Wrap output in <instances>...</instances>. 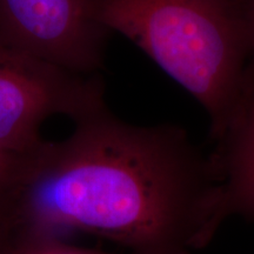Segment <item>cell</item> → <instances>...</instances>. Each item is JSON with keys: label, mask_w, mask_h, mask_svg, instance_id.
<instances>
[{"label": "cell", "mask_w": 254, "mask_h": 254, "mask_svg": "<svg viewBox=\"0 0 254 254\" xmlns=\"http://www.w3.org/2000/svg\"><path fill=\"white\" fill-rule=\"evenodd\" d=\"M62 141H44L9 195L15 231L85 232L133 254H190L228 217L211 157L185 129L138 126L106 101L74 120ZM62 238V237H60Z\"/></svg>", "instance_id": "6da1fadb"}, {"label": "cell", "mask_w": 254, "mask_h": 254, "mask_svg": "<svg viewBox=\"0 0 254 254\" xmlns=\"http://www.w3.org/2000/svg\"><path fill=\"white\" fill-rule=\"evenodd\" d=\"M87 13L123 34L204 107L218 141L247 90L249 0H85Z\"/></svg>", "instance_id": "7a4b0ae2"}, {"label": "cell", "mask_w": 254, "mask_h": 254, "mask_svg": "<svg viewBox=\"0 0 254 254\" xmlns=\"http://www.w3.org/2000/svg\"><path fill=\"white\" fill-rule=\"evenodd\" d=\"M105 101L99 74L81 75L0 44V147L30 153L46 119L77 120Z\"/></svg>", "instance_id": "3957f363"}, {"label": "cell", "mask_w": 254, "mask_h": 254, "mask_svg": "<svg viewBox=\"0 0 254 254\" xmlns=\"http://www.w3.org/2000/svg\"><path fill=\"white\" fill-rule=\"evenodd\" d=\"M110 34L85 0H0V44L77 74H99Z\"/></svg>", "instance_id": "277c9868"}, {"label": "cell", "mask_w": 254, "mask_h": 254, "mask_svg": "<svg viewBox=\"0 0 254 254\" xmlns=\"http://www.w3.org/2000/svg\"><path fill=\"white\" fill-rule=\"evenodd\" d=\"M211 155L224 190L227 215L254 221V88L245 98Z\"/></svg>", "instance_id": "5b68a950"}, {"label": "cell", "mask_w": 254, "mask_h": 254, "mask_svg": "<svg viewBox=\"0 0 254 254\" xmlns=\"http://www.w3.org/2000/svg\"><path fill=\"white\" fill-rule=\"evenodd\" d=\"M0 254H109L65 243L60 237L32 232H14Z\"/></svg>", "instance_id": "8992f818"}, {"label": "cell", "mask_w": 254, "mask_h": 254, "mask_svg": "<svg viewBox=\"0 0 254 254\" xmlns=\"http://www.w3.org/2000/svg\"><path fill=\"white\" fill-rule=\"evenodd\" d=\"M36 151L17 153L0 147V200L11 195L25 182Z\"/></svg>", "instance_id": "52a82bcc"}, {"label": "cell", "mask_w": 254, "mask_h": 254, "mask_svg": "<svg viewBox=\"0 0 254 254\" xmlns=\"http://www.w3.org/2000/svg\"><path fill=\"white\" fill-rule=\"evenodd\" d=\"M14 233V219L7 198L0 200V249Z\"/></svg>", "instance_id": "ba28073f"}, {"label": "cell", "mask_w": 254, "mask_h": 254, "mask_svg": "<svg viewBox=\"0 0 254 254\" xmlns=\"http://www.w3.org/2000/svg\"><path fill=\"white\" fill-rule=\"evenodd\" d=\"M250 26H251V56L247 66V86L254 88V0H249Z\"/></svg>", "instance_id": "9c48e42d"}]
</instances>
